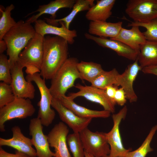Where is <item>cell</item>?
Segmentation results:
<instances>
[{
  "label": "cell",
  "mask_w": 157,
  "mask_h": 157,
  "mask_svg": "<svg viewBox=\"0 0 157 157\" xmlns=\"http://www.w3.org/2000/svg\"><path fill=\"white\" fill-rule=\"evenodd\" d=\"M119 74L115 68L108 71H104L91 83V85L105 90L108 86H118V78Z\"/></svg>",
  "instance_id": "27"
},
{
  "label": "cell",
  "mask_w": 157,
  "mask_h": 157,
  "mask_svg": "<svg viewBox=\"0 0 157 157\" xmlns=\"http://www.w3.org/2000/svg\"><path fill=\"white\" fill-rule=\"evenodd\" d=\"M44 37L36 32L19 55L17 62L26 68L27 74L40 72L43 56Z\"/></svg>",
  "instance_id": "4"
},
{
  "label": "cell",
  "mask_w": 157,
  "mask_h": 157,
  "mask_svg": "<svg viewBox=\"0 0 157 157\" xmlns=\"http://www.w3.org/2000/svg\"><path fill=\"white\" fill-rule=\"evenodd\" d=\"M157 131V125L153 127L141 145L137 149L128 151L124 157H146L147 154L152 151L150 143Z\"/></svg>",
  "instance_id": "29"
},
{
  "label": "cell",
  "mask_w": 157,
  "mask_h": 157,
  "mask_svg": "<svg viewBox=\"0 0 157 157\" xmlns=\"http://www.w3.org/2000/svg\"><path fill=\"white\" fill-rule=\"evenodd\" d=\"M78 62L76 58H68L51 79L49 88L53 98L60 99L74 86L76 79H81L77 68Z\"/></svg>",
  "instance_id": "3"
},
{
  "label": "cell",
  "mask_w": 157,
  "mask_h": 157,
  "mask_svg": "<svg viewBox=\"0 0 157 157\" xmlns=\"http://www.w3.org/2000/svg\"><path fill=\"white\" fill-rule=\"evenodd\" d=\"M137 58L142 69L157 65V40H146L140 47Z\"/></svg>",
  "instance_id": "24"
},
{
  "label": "cell",
  "mask_w": 157,
  "mask_h": 157,
  "mask_svg": "<svg viewBox=\"0 0 157 157\" xmlns=\"http://www.w3.org/2000/svg\"><path fill=\"white\" fill-rule=\"evenodd\" d=\"M23 68L17 62L11 67L12 81L10 85L15 98L32 99L35 97V89L32 82L24 78Z\"/></svg>",
  "instance_id": "11"
},
{
  "label": "cell",
  "mask_w": 157,
  "mask_h": 157,
  "mask_svg": "<svg viewBox=\"0 0 157 157\" xmlns=\"http://www.w3.org/2000/svg\"><path fill=\"white\" fill-rule=\"evenodd\" d=\"M84 36L86 38L94 41L99 46L114 51L119 56L133 61L137 59L139 52L121 42L94 36L87 33H85Z\"/></svg>",
  "instance_id": "15"
},
{
  "label": "cell",
  "mask_w": 157,
  "mask_h": 157,
  "mask_svg": "<svg viewBox=\"0 0 157 157\" xmlns=\"http://www.w3.org/2000/svg\"><path fill=\"white\" fill-rule=\"evenodd\" d=\"M84 151L95 157H106L110 148L106 133L93 132L87 128L79 133Z\"/></svg>",
  "instance_id": "7"
},
{
  "label": "cell",
  "mask_w": 157,
  "mask_h": 157,
  "mask_svg": "<svg viewBox=\"0 0 157 157\" xmlns=\"http://www.w3.org/2000/svg\"><path fill=\"white\" fill-rule=\"evenodd\" d=\"M43 126L37 117L30 120L29 130L32 144L35 148L37 157H54V153L50 149L47 136L43 133Z\"/></svg>",
  "instance_id": "12"
},
{
  "label": "cell",
  "mask_w": 157,
  "mask_h": 157,
  "mask_svg": "<svg viewBox=\"0 0 157 157\" xmlns=\"http://www.w3.org/2000/svg\"><path fill=\"white\" fill-rule=\"evenodd\" d=\"M142 69L137 58L133 63L128 65L123 73L119 75L118 85L120 86L123 89L127 99L130 103L136 102L138 100L137 96L133 88V83Z\"/></svg>",
  "instance_id": "17"
},
{
  "label": "cell",
  "mask_w": 157,
  "mask_h": 157,
  "mask_svg": "<svg viewBox=\"0 0 157 157\" xmlns=\"http://www.w3.org/2000/svg\"><path fill=\"white\" fill-rule=\"evenodd\" d=\"M131 29L122 28L116 37L112 39L122 42L132 49L139 52L141 46L146 39L139 29V27L133 26Z\"/></svg>",
  "instance_id": "20"
},
{
  "label": "cell",
  "mask_w": 157,
  "mask_h": 157,
  "mask_svg": "<svg viewBox=\"0 0 157 157\" xmlns=\"http://www.w3.org/2000/svg\"><path fill=\"white\" fill-rule=\"evenodd\" d=\"M126 97L124 91L121 88L117 90L114 100L116 104L121 106H123L126 102Z\"/></svg>",
  "instance_id": "34"
},
{
  "label": "cell",
  "mask_w": 157,
  "mask_h": 157,
  "mask_svg": "<svg viewBox=\"0 0 157 157\" xmlns=\"http://www.w3.org/2000/svg\"><path fill=\"white\" fill-rule=\"evenodd\" d=\"M7 49V45L5 41L3 39L0 40V54L3 53Z\"/></svg>",
  "instance_id": "38"
},
{
  "label": "cell",
  "mask_w": 157,
  "mask_h": 157,
  "mask_svg": "<svg viewBox=\"0 0 157 157\" xmlns=\"http://www.w3.org/2000/svg\"><path fill=\"white\" fill-rule=\"evenodd\" d=\"M11 130L13 133L12 138L8 139L0 138V146L10 147L30 157H37L35 149L32 147L31 139L24 135L20 128L15 126Z\"/></svg>",
  "instance_id": "16"
},
{
  "label": "cell",
  "mask_w": 157,
  "mask_h": 157,
  "mask_svg": "<svg viewBox=\"0 0 157 157\" xmlns=\"http://www.w3.org/2000/svg\"><path fill=\"white\" fill-rule=\"evenodd\" d=\"M69 132L67 126L59 122L47 135L50 146L54 149V157H71L67 141Z\"/></svg>",
  "instance_id": "13"
},
{
  "label": "cell",
  "mask_w": 157,
  "mask_h": 157,
  "mask_svg": "<svg viewBox=\"0 0 157 157\" xmlns=\"http://www.w3.org/2000/svg\"><path fill=\"white\" fill-rule=\"evenodd\" d=\"M10 84L3 82L0 83V108L12 102L15 99Z\"/></svg>",
  "instance_id": "32"
},
{
  "label": "cell",
  "mask_w": 157,
  "mask_h": 157,
  "mask_svg": "<svg viewBox=\"0 0 157 157\" xmlns=\"http://www.w3.org/2000/svg\"><path fill=\"white\" fill-rule=\"evenodd\" d=\"M115 0H98L86 13V18L90 21H106L112 14Z\"/></svg>",
  "instance_id": "22"
},
{
  "label": "cell",
  "mask_w": 157,
  "mask_h": 157,
  "mask_svg": "<svg viewBox=\"0 0 157 157\" xmlns=\"http://www.w3.org/2000/svg\"><path fill=\"white\" fill-rule=\"evenodd\" d=\"M65 107L71 110L78 116L84 118H107L110 117L111 113L105 110H91L80 106L76 103L74 100L65 95L59 99Z\"/></svg>",
  "instance_id": "23"
},
{
  "label": "cell",
  "mask_w": 157,
  "mask_h": 157,
  "mask_svg": "<svg viewBox=\"0 0 157 157\" xmlns=\"http://www.w3.org/2000/svg\"><path fill=\"white\" fill-rule=\"evenodd\" d=\"M34 28L36 32L43 37L47 34H52L61 37L67 41L69 44H73L74 38L77 36L75 30L67 28L62 22L59 23L61 26H53L48 24L45 21L38 19L35 22Z\"/></svg>",
  "instance_id": "18"
},
{
  "label": "cell",
  "mask_w": 157,
  "mask_h": 157,
  "mask_svg": "<svg viewBox=\"0 0 157 157\" xmlns=\"http://www.w3.org/2000/svg\"><path fill=\"white\" fill-rule=\"evenodd\" d=\"M0 6V11L1 15L0 18V40H3L5 35L17 23L11 16V12L15 8L11 4L3 9Z\"/></svg>",
  "instance_id": "28"
},
{
  "label": "cell",
  "mask_w": 157,
  "mask_h": 157,
  "mask_svg": "<svg viewBox=\"0 0 157 157\" xmlns=\"http://www.w3.org/2000/svg\"><path fill=\"white\" fill-rule=\"evenodd\" d=\"M141 70L144 74H153L157 76V65L144 67Z\"/></svg>",
  "instance_id": "37"
},
{
  "label": "cell",
  "mask_w": 157,
  "mask_h": 157,
  "mask_svg": "<svg viewBox=\"0 0 157 157\" xmlns=\"http://www.w3.org/2000/svg\"><path fill=\"white\" fill-rule=\"evenodd\" d=\"M26 78L27 81L34 82L39 90L41 98L37 104L39 107L37 117L43 126H48L52 123L56 116L54 110L51 108L53 97L49 88L46 86L45 80L41 78L38 73L27 74Z\"/></svg>",
  "instance_id": "5"
},
{
  "label": "cell",
  "mask_w": 157,
  "mask_h": 157,
  "mask_svg": "<svg viewBox=\"0 0 157 157\" xmlns=\"http://www.w3.org/2000/svg\"><path fill=\"white\" fill-rule=\"evenodd\" d=\"M125 12L133 22H149L157 18V0H129Z\"/></svg>",
  "instance_id": "8"
},
{
  "label": "cell",
  "mask_w": 157,
  "mask_h": 157,
  "mask_svg": "<svg viewBox=\"0 0 157 157\" xmlns=\"http://www.w3.org/2000/svg\"><path fill=\"white\" fill-rule=\"evenodd\" d=\"M128 108L125 106L119 111L112 115L113 125L111 130L106 133L108 142L110 148L109 155L111 157H124L131 149L125 148L123 144L119 131V125L122 120L126 116Z\"/></svg>",
  "instance_id": "9"
},
{
  "label": "cell",
  "mask_w": 157,
  "mask_h": 157,
  "mask_svg": "<svg viewBox=\"0 0 157 157\" xmlns=\"http://www.w3.org/2000/svg\"><path fill=\"white\" fill-rule=\"evenodd\" d=\"M117 87L115 85H111L108 87L106 89V91L107 95L115 104L114 100L115 95Z\"/></svg>",
  "instance_id": "36"
},
{
  "label": "cell",
  "mask_w": 157,
  "mask_h": 157,
  "mask_svg": "<svg viewBox=\"0 0 157 157\" xmlns=\"http://www.w3.org/2000/svg\"><path fill=\"white\" fill-rule=\"evenodd\" d=\"M35 109L30 99L15 98L11 102L0 108V131H5V123L14 119H25L32 116Z\"/></svg>",
  "instance_id": "6"
},
{
  "label": "cell",
  "mask_w": 157,
  "mask_h": 157,
  "mask_svg": "<svg viewBox=\"0 0 157 157\" xmlns=\"http://www.w3.org/2000/svg\"><path fill=\"white\" fill-rule=\"evenodd\" d=\"M67 141L73 157H85L84 150L79 133L73 132L69 134Z\"/></svg>",
  "instance_id": "30"
},
{
  "label": "cell",
  "mask_w": 157,
  "mask_h": 157,
  "mask_svg": "<svg viewBox=\"0 0 157 157\" xmlns=\"http://www.w3.org/2000/svg\"><path fill=\"white\" fill-rule=\"evenodd\" d=\"M94 0H76L73 5L71 12L66 17L59 19H51L45 18V21L48 24L56 26L58 23L63 22L66 27L69 29V26L75 16L79 12L88 10L93 6Z\"/></svg>",
  "instance_id": "25"
},
{
  "label": "cell",
  "mask_w": 157,
  "mask_h": 157,
  "mask_svg": "<svg viewBox=\"0 0 157 157\" xmlns=\"http://www.w3.org/2000/svg\"><path fill=\"white\" fill-rule=\"evenodd\" d=\"M68 44L60 37L44 36L43 58L40 72L43 78L51 79L68 58Z\"/></svg>",
  "instance_id": "1"
},
{
  "label": "cell",
  "mask_w": 157,
  "mask_h": 157,
  "mask_svg": "<svg viewBox=\"0 0 157 157\" xmlns=\"http://www.w3.org/2000/svg\"><path fill=\"white\" fill-rule=\"evenodd\" d=\"M85 157H95L91 154L85 151Z\"/></svg>",
  "instance_id": "39"
},
{
  "label": "cell",
  "mask_w": 157,
  "mask_h": 157,
  "mask_svg": "<svg viewBox=\"0 0 157 157\" xmlns=\"http://www.w3.org/2000/svg\"><path fill=\"white\" fill-rule=\"evenodd\" d=\"M77 68L81 79L91 83L104 71L100 64L92 62H78Z\"/></svg>",
  "instance_id": "26"
},
{
  "label": "cell",
  "mask_w": 157,
  "mask_h": 157,
  "mask_svg": "<svg viewBox=\"0 0 157 157\" xmlns=\"http://www.w3.org/2000/svg\"><path fill=\"white\" fill-rule=\"evenodd\" d=\"M51 106L57 112L61 120L65 123L74 133H79L88 128L92 118L80 117L64 106L60 100L53 98Z\"/></svg>",
  "instance_id": "14"
},
{
  "label": "cell",
  "mask_w": 157,
  "mask_h": 157,
  "mask_svg": "<svg viewBox=\"0 0 157 157\" xmlns=\"http://www.w3.org/2000/svg\"><path fill=\"white\" fill-rule=\"evenodd\" d=\"M122 22L115 23L106 21H90L89 25V33L97 37L110 39L117 36L121 28Z\"/></svg>",
  "instance_id": "21"
},
{
  "label": "cell",
  "mask_w": 157,
  "mask_h": 157,
  "mask_svg": "<svg viewBox=\"0 0 157 157\" xmlns=\"http://www.w3.org/2000/svg\"><path fill=\"white\" fill-rule=\"evenodd\" d=\"M75 87L79 91L69 94L68 97L74 100L79 97H84L92 102L98 104L102 106L105 110L111 113L115 112L116 104L108 97L106 90L91 85L83 86L77 84Z\"/></svg>",
  "instance_id": "10"
},
{
  "label": "cell",
  "mask_w": 157,
  "mask_h": 157,
  "mask_svg": "<svg viewBox=\"0 0 157 157\" xmlns=\"http://www.w3.org/2000/svg\"><path fill=\"white\" fill-rule=\"evenodd\" d=\"M133 26L142 27L146 29V31L143 33L147 40H157V18L145 23L132 22L127 25L129 27Z\"/></svg>",
  "instance_id": "31"
},
{
  "label": "cell",
  "mask_w": 157,
  "mask_h": 157,
  "mask_svg": "<svg viewBox=\"0 0 157 157\" xmlns=\"http://www.w3.org/2000/svg\"><path fill=\"white\" fill-rule=\"evenodd\" d=\"M31 24L21 20L4 35L3 40L7 47V55L10 68L18 61L19 56L36 33Z\"/></svg>",
  "instance_id": "2"
},
{
  "label": "cell",
  "mask_w": 157,
  "mask_h": 157,
  "mask_svg": "<svg viewBox=\"0 0 157 157\" xmlns=\"http://www.w3.org/2000/svg\"><path fill=\"white\" fill-rule=\"evenodd\" d=\"M106 157H111L109 155H108L106 156Z\"/></svg>",
  "instance_id": "40"
},
{
  "label": "cell",
  "mask_w": 157,
  "mask_h": 157,
  "mask_svg": "<svg viewBox=\"0 0 157 157\" xmlns=\"http://www.w3.org/2000/svg\"><path fill=\"white\" fill-rule=\"evenodd\" d=\"M0 81L10 85L12 81L8 59L3 53L0 54Z\"/></svg>",
  "instance_id": "33"
},
{
  "label": "cell",
  "mask_w": 157,
  "mask_h": 157,
  "mask_svg": "<svg viewBox=\"0 0 157 157\" xmlns=\"http://www.w3.org/2000/svg\"><path fill=\"white\" fill-rule=\"evenodd\" d=\"M0 157H30L26 154L16 151L15 154L10 153L4 150L1 147H0Z\"/></svg>",
  "instance_id": "35"
},
{
  "label": "cell",
  "mask_w": 157,
  "mask_h": 157,
  "mask_svg": "<svg viewBox=\"0 0 157 157\" xmlns=\"http://www.w3.org/2000/svg\"><path fill=\"white\" fill-rule=\"evenodd\" d=\"M75 1L55 0L50 1L47 4L39 6L37 10L29 13L26 17L35 12L38 13L27 19L25 22L31 24L34 23L40 16L44 14L50 15L51 16V19H55L58 10L63 8H72Z\"/></svg>",
  "instance_id": "19"
}]
</instances>
